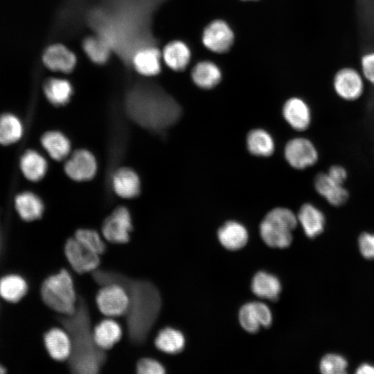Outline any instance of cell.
Here are the masks:
<instances>
[{
  "instance_id": "33",
  "label": "cell",
  "mask_w": 374,
  "mask_h": 374,
  "mask_svg": "<svg viewBox=\"0 0 374 374\" xmlns=\"http://www.w3.org/2000/svg\"><path fill=\"white\" fill-rule=\"evenodd\" d=\"M87 57L96 64L105 63L112 49L108 42L99 35L89 36L82 42Z\"/></svg>"
},
{
  "instance_id": "40",
  "label": "cell",
  "mask_w": 374,
  "mask_h": 374,
  "mask_svg": "<svg viewBox=\"0 0 374 374\" xmlns=\"http://www.w3.org/2000/svg\"><path fill=\"white\" fill-rule=\"evenodd\" d=\"M326 172L332 179L341 184H344L348 177L346 169L340 165L330 166Z\"/></svg>"
},
{
  "instance_id": "26",
  "label": "cell",
  "mask_w": 374,
  "mask_h": 374,
  "mask_svg": "<svg viewBox=\"0 0 374 374\" xmlns=\"http://www.w3.org/2000/svg\"><path fill=\"white\" fill-rule=\"evenodd\" d=\"M41 143L49 156L55 161L66 159L71 150L69 140L59 131H49L44 134Z\"/></svg>"
},
{
  "instance_id": "43",
  "label": "cell",
  "mask_w": 374,
  "mask_h": 374,
  "mask_svg": "<svg viewBox=\"0 0 374 374\" xmlns=\"http://www.w3.org/2000/svg\"><path fill=\"white\" fill-rule=\"evenodd\" d=\"M244 1H251V0H244Z\"/></svg>"
},
{
  "instance_id": "1",
  "label": "cell",
  "mask_w": 374,
  "mask_h": 374,
  "mask_svg": "<svg viewBox=\"0 0 374 374\" xmlns=\"http://www.w3.org/2000/svg\"><path fill=\"white\" fill-rule=\"evenodd\" d=\"M93 279L103 285L118 283L127 291L130 304L126 316L127 333L134 344L145 341L161 305L159 290L150 281L130 278L115 271L95 270Z\"/></svg>"
},
{
  "instance_id": "22",
  "label": "cell",
  "mask_w": 374,
  "mask_h": 374,
  "mask_svg": "<svg viewBox=\"0 0 374 374\" xmlns=\"http://www.w3.org/2000/svg\"><path fill=\"white\" fill-rule=\"evenodd\" d=\"M191 57L188 46L182 41L175 40L168 43L163 51V58L168 67L180 71L186 68Z\"/></svg>"
},
{
  "instance_id": "37",
  "label": "cell",
  "mask_w": 374,
  "mask_h": 374,
  "mask_svg": "<svg viewBox=\"0 0 374 374\" xmlns=\"http://www.w3.org/2000/svg\"><path fill=\"white\" fill-rule=\"evenodd\" d=\"M136 372L139 374H161L165 373V368L158 361L146 357L138 362Z\"/></svg>"
},
{
  "instance_id": "27",
  "label": "cell",
  "mask_w": 374,
  "mask_h": 374,
  "mask_svg": "<svg viewBox=\"0 0 374 374\" xmlns=\"http://www.w3.org/2000/svg\"><path fill=\"white\" fill-rule=\"evenodd\" d=\"M251 290L260 298L276 301L279 297L281 285L275 276L265 271H259L252 279Z\"/></svg>"
},
{
  "instance_id": "31",
  "label": "cell",
  "mask_w": 374,
  "mask_h": 374,
  "mask_svg": "<svg viewBox=\"0 0 374 374\" xmlns=\"http://www.w3.org/2000/svg\"><path fill=\"white\" fill-rule=\"evenodd\" d=\"M24 134L20 119L12 114L0 116V144L8 145L19 141Z\"/></svg>"
},
{
  "instance_id": "17",
  "label": "cell",
  "mask_w": 374,
  "mask_h": 374,
  "mask_svg": "<svg viewBox=\"0 0 374 374\" xmlns=\"http://www.w3.org/2000/svg\"><path fill=\"white\" fill-rule=\"evenodd\" d=\"M46 348L50 356L57 361L69 359L72 344L68 332L60 328L49 330L44 337Z\"/></svg>"
},
{
  "instance_id": "38",
  "label": "cell",
  "mask_w": 374,
  "mask_h": 374,
  "mask_svg": "<svg viewBox=\"0 0 374 374\" xmlns=\"http://www.w3.org/2000/svg\"><path fill=\"white\" fill-rule=\"evenodd\" d=\"M359 248L362 256L368 259H374V233L364 232L359 237Z\"/></svg>"
},
{
  "instance_id": "29",
  "label": "cell",
  "mask_w": 374,
  "mask_h": 374,
  "mask_svg": "<svg viewBox=\"0 0 374 374\" xmlns=\"http://www.w3.org/2000/svg\"><path fill=\"white\" fill-rule=\"evenodd\" d=\"M44 92L51 104L63 106L69 102L73 93V87L66 80L52 78L45 82Z\"/></svg>"
},
{
  "instance_id": "11",
  "label": "cell",
  "mask_w": 374,
  "mask_h": 374,
  "mask_svg": "<svg viewBox=\"0 0 374 374\" xmlns=\"http://www.w3.org/2000/svg\"><path fill=\"white\" fill-rule=\"evenodd\" d=\"M69 177L77 181L91 179L97 171V162L91 152L84 149L75 150L64 164Z\"/></svg>"
},
{
  "instance_id": "19",
  "label": "cell",
  "mask_w": 374,
  "mask_h": 374,
  "mask_svg": "<svg viewBox=\"0 0 374 374\" xmlns=\"http://www.w3.org/2000/svg\"><path fill=\"white\" fill-rule=\"evenodd\" d=\"M114 191L121 197L131 199L136 197L141 190L138 175L129 168H118L112 177Z\"/></svg>"
},
{
  "instance_id": "13",
  "label": "cell",
  "mask_w": 374,
  "mask_h": 374,
  "mask_svg": "<svg viewBox=\"0 0 374 374\" xmlns=\"http://www.w3.org/2000/svg\"><path fill=\"white\" fill-rule=\"evenodd\" d=\"M336 93L344 100L358 99L364 91V82L360 74L353 69H344L337 73L333 80Z\"/></svg>"
},
{
  "instance_id": "42",
  "label": "cell",
  "mask_w": 374,
  "mask_h": 374,
  "mask_svg": "<svg viewBox=\"0 0 374 374\" xmlns=\"http://www.w3.org/2000/svg\"><path fill=\"white\" fill-rule=\"evenodd\" d=\"M4 372H5L4 368L2 367V366L0 365V373H3Z\"/></svg>"
},
{
  "instance_id": "18",
  "label": "cell",
  "mask_w": 374,
  "mask_h": 374,
  "mask_svg": "<svg viewBox=\"0 0 374 374\" xmlns=\"http://www.w3.org/2000/svg\"><path fill=\"white\" fill-rule=\"evenodd\" d=\"M131 63L141 75L150 76L161 71V54L153 45L138 49L132 55Z\"/></svg>"
},
{
  "instance_id": "39",
  "label": "cell",
  "mask_w": 374,
  "mask_h": 374,
  "mask_svg": "<svg viewBox=\"0 0 374 374\" xmlns=\"http://www.w3.org/2000/svg\"><path fill=\"white\" fill-rule=\"evenodd\" d=\"M362 68L365 78L374 84V53H368L362 57Z\"/></svg>"
},
{
  "instance_id": "15",
  "label": "cell",
  "mask_w": 374,
  "mask_h": 374,
  "mask_svg": "<svg viewBox=\"0 0 374 374\" xmlns=\"http://www.w3.org/2000/svg\"><path fill=\"white\" fill-rule=\"evenodd\" d=\"M282 113L287 123L296 131H305L311 123L310 109L300 98L288 99L283 107Z\"/></svg>"
},
{
  "instance_id": "21",
  "label": "cell",
  "mask_w": 374,
  "mask_h": 374,
  "mask_svg": "<svg viewBox=\"0 0 374 374\" xmlns=\"http://www.w3.org/2000/svg\"><path fill=\"white\" fill-rule=\"evenodd\" d=\"M248 236L247 229L235 221L225 222L217 231L220 242L229 250H238L245 246Z\"/></svg>"
},
{
  "instance_id": "30",
  "label": "cell",
  "mask_w": 374,
  "mask_h": 374,
  "mask_svg": "<svg viewBox=\"0 0 374 374\" xmlns=\"http://www.w3.org/2000/svg\"><path fill=\"white\" fill-rule=\"evenodd\" d=\"M249 152L258 157H269L274 151V141L271 136L262 129H253L247 136Z\"/></svg>"
},
{
  "instance_id": "14",
  "label": "cell",
  "mask_w": 374,
  "mask_h": 374,
  "mask_svg": "<svg viewBox=\"0 0 374 374\" xmlns=\"http://www.w3.org/2000/svg\"><path fill=\"white\" fill-rule=\"evenodd\" d=\"M314 186L317 193L333 206H340L348 199L349 193L344 184L332 179L327 172H319L315 176Z\"/></svg>"
},
{
  "instance_id": "3",
  "label": "cell",
  "mask_w": 374,
  "mask_h": 374,
  "mask_svg": "<svg viewBox=\"0 0 374 374\" xmlns=\"http://www.w3.org/2000/svg\"><path fill=\"white\" fill-rule=\"evenodd\" d=\"M126 111L135 123L150 130H161L179 117V107L152 85H139L127 96Z\"/></svg>"
},
{
  "instance_id": "4",
  "label": "cell",
  "mask_w": 374,
  "mask_h": 374,
  "mask_svg": "<svg viewBox=\"0 0 374 374\" xmlns=\"http://www.w3.org/2000/svg\"><path fill=\"white\" fill-rule=\"evenodd\" d=\"M41 294L44 302L55 311L64 315L75 311L78 298L67 270L62 269L48 277L42 285Z\"/></svg>"
},
{
  "instance_id": "9",
  "label": "cell",
  "mask_w": 374,
  "mask_h": 374,
  "mask_svg": "<svg viewBox=\"0 0 374 374\" xmlns=\"http://www.w3.org/2000/svg\"><path fill=\"white\" fill-rule=\"evenodd\" d=\"M64 253L71 267L78 274L94 271L100 265L99 255L75 238H69L66 242Z\"/></svg>"
},
{
  "instance_id": "2",
  "label": "cell",
  "mask_w": 374,
  "mask_h": 374,
  "mask_svg": "<svg viewBox=\"0 0 374 374\" xmlns=\"http://www.w3.org/2000/svg\"><path fill=\"white\" fill-rule=\"evenodd\" d=\"M60 320L71 341L69 368L75 373H98L105 362L106 355L94 341L89 312L84 300L79 297L75 311L61 317Z\"/></svg>"
},
{
  "instance_id": "10",
  "label": "cell",
  "mask_w": 374,
  "mask_h": 374,
  "mask_svg": "<svg viewBox=\"0 0 374 374\" xmlns=\"http://www.w3.org/2000/svg\"><path fill=\"white\" fill-rule=\"evenodd\" d=\"M234 40V34L224 21L216 19L208 24L202 33V42L209 51L221 53L228 51Z\"/></svg>"
},
{
  "instance_id": "6",
  "label": "cell",
  "mask_w": 374,
  "mask_h": 374,
  "mask_svg": "<svg viewBox=\"0 0 374 374\" xmlns=\"http://www.w3.org/2000/svg\"><path fill=\"white\" fill-rule=\"evenodd\" d=\"M103 286L96 296L100 311L107 317L125 315L130 304L126 290L118 283H109Z\"/></svg>"
},
{
  "instance_id": "36",
  "label": "cell",
  "mask_w": 374,
  "mask_h": 374,
  "mask_svg": "<svg viewBox=\"0 0 374 374\" xmlns=\"http://www.w3.org/2000/svg\"><path fill=\"white\" fill-rule=\"evenodd\" d=\"M347 361L337 354H328L321 360L319 368L323 374H343L346 373Z\"/></svg>"
},
{
  "instance_id": "8",
  "label": "cell",
  "mask_w": 374,
  "mask_h": 374,
  "mask_svg": "<svg viewBox=\"0 0 374 374\" xmlns=\"http://www.w3.org/2000/svg\"><path fill=\"white\" fill-rule=\"evenodd\" d=\"M287 162L294 168L303 170L314 166L319 159L318 151L314 143L304 137L289 141L284 150Z\"/></svg>"
},
{
  "instance_id": "5",
  "label": "cell",
  "mask_w": 374,
  "mask_h": 374,
  "mask_svg": "<svg viewBox=\"0 0 374 374\" xmlns=\"http://www.w3.org/2000/svg\"><path fill=\"white\" fill-rule=\"evenodd\" d=\"M297 216L290 209L277 207L269 211L260 224V235L269 247L286 248L292 241V231L298 224Z\"/></svg>"
},
{
  "instance_id": "16",
  "label": "cell",
  "mask_w": 374,
  "mask_h": 374,
  "mask_svg": "<svg viewBox=\"0 0 374 374\" xmlns=\"http://www.w3.org/2000/svg\"><path fill=\"white\" fill-rule=\"evenodd\" d=\"M42 60L48 69L62 73L73 71L76 63L74 53L60 44L48 46L44 52Z\"/></svg>"
},
{
  "instance_id": "41",
  "label": "cell",
  "mask_w": 374,
  "mask_h": 374,
  "mask_svg": "<svg viewBox=\"0 0 374 374\" xmlns=\"http://www.w3.org/2000/svg\"><path fill=\"white\" fill-rule=\"evenodd\" d=\"M358 374H374V366L368 364H363L356 371Z\"/></svg>"
},
{
  "instance_id": "35",
  "label": "cell",
  "mask_w": 374,
  "mask_h": 374,
  "mask_svg": "<svg viewBox=\"0 0 374 374\" xmlns=\"http://www.w3.org/2000/svg\"><path fill=\"white\" fill-rule=\"evenodd\" d=\"M74 238L89 249L102 254L106 249V245L99 234L94 230L80 229L75 231Z\"/></svg>"
},
{
  "instance_id": "7",
  "label": "cell",
  "mask_w": 374,
  "mask_h": 374,
  "mask_svg": "<svg viewBox=\"0 0 374 374\" xmlns=\"http://www.w3.org/2000/svg\"><path fill=\"white\" fill-rule=\"evenodd\" d=\"M132 230L131 215L125 206L117 207L103 222L102 231L110 242L124 244L130 240Z\"/></svg>"
},
{
  "instance_id": "23",
  "label": "cell",
  "mask_w": 374,
  "mask_h": 374,
  "mask_svg": "<svg viewBox=\"0 0 374 374\" xmlns=\"http://www.w3.org/2000/svg\"><path fill=\"white\" fill-rule=\"evenodd\" d=\"M47 168V162L44 157L35 150H28L21 157V170L29 181L41 180L46 175Z\"/></svg>"
},
{
  "instance_id": "20",
  "label": "cell",
  "mask_w": 374,
  "mask_h": 374,
  "mask_svg": "<svg viewBox=\"0 0 374 374\" xmlns=\"http://www.w3.org/2000/svg\"><path fill=\"white\" fill-rule=\"evenodd\" d=\"M296 216L308 238H313L323 232L326 223L325 215L314 205L310 203L303 204Z\"/></svg>"
},
{
  "instance_id": "24",
  "label": "cell",
  "mask_w": 374,
  "mask_h": 374,
  "mask_svg": "<svg viewBox=\"0 0 374 374\" xmlns=\"http://www.w3.org/2000/svg\"><path fill=\"white\" fill-rule=\"evenodd\" d=\"M195 84L199 87L209 89L215 87L221 80L220 68L211 61H202L195 64L191 72Z\"/></svg>"
},
{
  "instance_id": "32",
  "label": "cell",
  "mask_w": 374,
  "mask_h": 374,
  "mask_svg": "<svg viewBox=\"0 0 374 374\" xmlns=\"http://www.w3.org/2000/svg\"><path fill=\"white\" fill-rule=\"evenodd\" d=\"M156 347L168 354L180 353L185 346L184 335L172 328H165L160 330L154 341Z\"/></svg>"
},
{
  "instance_id": "34",
  "label": "cell",
  "mask_w": 374,
  "mask_h": 374,
  "mask_svg": "<svg viewBox=\"0 0 374 374\" xmlns=\"http://www.w3.org/2000/svg\"><path fill=\"white\" fill-rule=\"evenodd\" d=\"M26 291L27 284L21 276L10 275L0 280V295L8 301H19Z\"/></svg>"
},
{
  "instance_id": "25",
  "label": "cell",
  "mask_w": 374,
  "mask_h": 374,
  "mask_svg": "<svg viewBox=\"0 0 374 374\" xmlns=\"http://www.w3.org/2000/svg\"><path fill=\"white\" fill-rule=\"evenodd\" d=\"M93 335L97 346L103 350H107L120 340L122 329L114 320L104 319L96 326Z\"/></svg>"
},
{
  "instance_id": "12",
  "label": "cell",
  "mask_w": 374,
  "mask_h": 374,
  "mask_svg": "<svg viewBox=\"0 0 374 374\" xmlns=\"http://www.w3.org/2000/svg\"><path fill=\"white\" fill-rule=\"evenodd\" d=\"M239 321L246 331L254 333L261 327L267 328L271 324L272 314L269 307L265 303L250 302L240 308Z\"/></svg>"
},
{
  "instance_id": "28",
  "label": "cell",
  "mask_w": 374,
  "mask_h": 374,
  "mask_svg": "<svg viewBox=\"0 0 374 374\" xmlns=\"http://www.w3.org/2000/svg\"><path fill=\"white\" fill-rule=\"evenodd\" d=\"M15 205L19 216L26 221H33L42 217L44 205L41 199L31 192L19 194L15 199Z\"/></svg>"
}]
</instances>
